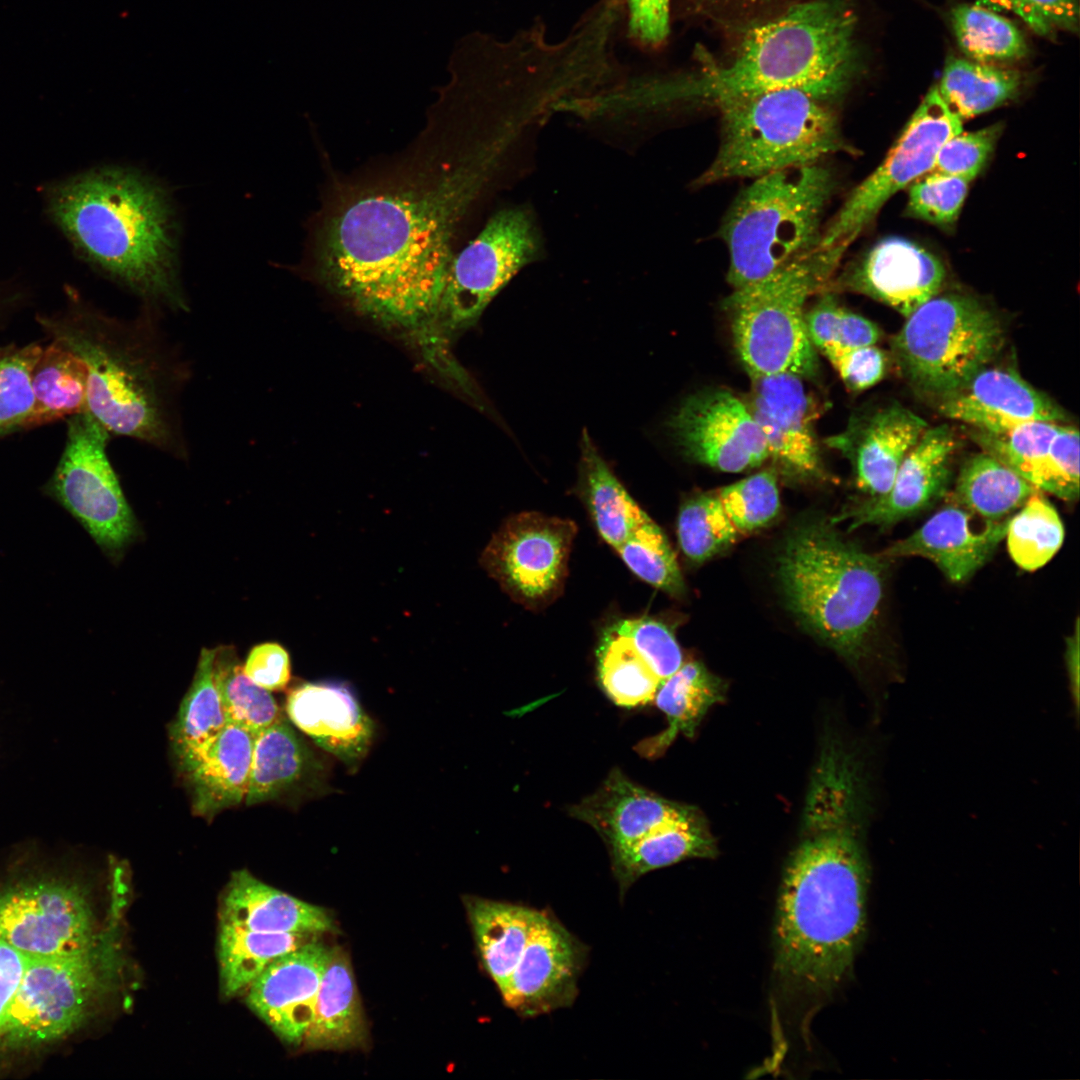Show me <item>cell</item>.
<instances>
[{
    "label": "cell",
    "mask_w": 1080,
    "mask_h": 1080,
    "mask_svg": "<svg viewBox=\"0 0 1080 1080\" xmlns=\"http://www.w3.org/2000/svg\"><path fill=\"white\" fill-rule=\"evenodd\" d=\"M480 176L448 158L415 164L343 202L319 238L318 270L329 288L426 357L444 347L438 318L452 236Z\"/></svg>",
    "instance_id": "6da1fadb"
},
{
    "label": "cell",
    "mask_w": 1080,
    "mask_h": 1080,
    "mask_svg": "<svg viewBox=\"0 0 1080 1080\" xmlns=\"http://www.w3.org/2000/svg\"><path fill=\"white\" fill-rule=\"evenodd\" d=\"M870 792L854 758L821 747L777 907L774 968L793 992L829 995L853 969L867 921Z\"/></svg>",
    "instance_id": "7a4b0ae2"
},
{
    "label": "cell",
    "mask_w": 1080,
    "mask_h": 1080,
    "mask_svg": "<svg viewBox=\"0 0 1080 1080\" xmlns=\"http://www.w3.org/2000/svg\"><path fill=\"white\" fill-rule=\"evenodd\" d=\"M48 215L79 254L141 297L185 310L168 193L137 170L106 166L51 185Z\"/></svg>",
    "instance_id": "3957f363"
},
{
    "label": "cell",
    "mask_w": 1080,
    "mask_h": 1080,
    "mask_svg": "<svg viewBox=\"0 0 1080 1080\" xmlns=\"http://www.w3.org/2000/svg\"><path fill=\"white\" fill-rule=\"evenodd\" d=\"M858 17L848 0L798 2L751 28L729 63L705 62L658 88L662 100L722 103L765 92L800 89L830 101L862 69Z\"/></svg>",
    "instance_id": "277c9868"
},
{
    "label": "cell",
    "mask_w": 1080,
    "mask_h": 1080,
    "mask_svg": "<svg viewBox=\"0 0 1080 1080\" xmlns=\"http://www.w3.org/2000/svg\"><path fill=\"white\" fill-rule=\"evenodd\" d=\"M92 320L57 334L87 366L88 412L109 433L185 456L176 404L188 376L184 362L147 313Z\"/></svg>",
    "instance_id": "5b68a950"
},
{
    "label": "cell",
    "mask_w": 1080,
    "mask_h": 1080,
    "mask_svg": "<svg viewBox=\"0 0 1080 1080\" xmlns=\"http://www.w3.org/2000/svg\"><path fill=\"white\" fill-rule=\"evenodd\" d=\"M885 560L844 540L823 520L793 529L777 559L790 610L853 665L869 649L883 595Z\"/></svg>",
    "instance_id": "8992f818"
},
{
    "label": "cell",
    "mask_w": 1080,
    "mask_h": 1080,
    "mask_svg": "<svg viewBox=\"0 0 1080 1080\" xmlns=\"http://www.w3.org/2000/svg\"><path fill=\"white\" fill-rule=\"evenodd\" d=\"M835 185L832 172L815 163L757 177L738 194L720 230L733 289L763 280L819 246Z\"/></svg>",
    "instance_id": "52a82bcc"
},
{
    "label": "cell",
    "mask_w": 1080,
    "mask_h": 1080,
    "mask_svg": "<svg viewBox=\"0 0 1080 1080\" xmlns=\"http://www.w3.org/2000/svg\"><path fill=\"white\" fill-rule=\"evenodd\" d=\"M717 107L721 116L719 148L697 185L755 179L815 164L833 153H855L842 136L829 101L803 90H775Z\"/></svg>",
    "instance_id": "ba28073f"
},
{
    "label": "cell",
    "mask_w": 1080,
    "mask_h": 1080,
    "mask_svg": "<svg viewBox=\"0 0 1080 1080\" xmlns=\"http://www.w3.org/2000/svg\"><path fill=\"white\" fill-rule=\"evenodd\" d=\"M847 248L817 247L770 276L734 289L725 301L737 354L751 377H814L815 348L804 306L824 289Z\"/></svg>",
    "instance_id": "9c48e42d"
},
{
    "label": "cell",
    "mask_w": 1080,
    "mask_h": 1080,
    "mask_svg": "<svg viewBox=\"0 0 1080 1080\" xmlns=\"http://www.w3.org/2000/svg\"><path fill=\"white\" fill-rule=\"evenodd\" d=\"M1003 344L1001 320L983 302L938 293L906 318L891 345L909 382L939 398L987 367Z\"/></svg>",
    "instance_id": "30bf717a"
},
{
    "label": "cell",
    "mask_w": 1080,
    "mask_h": 1080,
    "mask_svg": "<svg viewBox=\"0 0 1080 1080\" xmlns=\"http://www.w3.org/2000/svg\"><path fill=\"white\" fill-rule=\"evenodd\" d=\"M109 435L88 411L68 417L49 491L105 552L115 554L135 538L137 521L106 454Z\"/></svg>",
    "instance_id": "8fae6325"
},
{
    "label": "cell",
    "mask_w": 1080,
    "mask_h": 1080,
    "mask_svg": "<svg viewBox=\"0 0 1080 1080\" xmlns=\"http://www.w3.org/2000/svg\"><path fill=\"white\" fill-rule=\"evenodd\" d=\"M541 241L527 210L506 208L494 214L478 236L453 256L444 287L438 327L450 336L472 326L499 291L524 266L535 261Z\"/></svg>",
    "instance_id": "7c38bea8"
},
{
    "label": "cell",
    "mask_w": 1080,
    "mask_h": 1080,
    "mask_svg": "<svg viewBox=\"0 0 1080 1080\" xmlns=\"http://www.w3.org/2000/svg\"><path fill=\"white\" fill-rule=\"evenodd\" d=\"M97 941L77 952L28 956L2 1036L13 1046L57 1040L84 1021L101 983Z\"/></svg>",
    "instance_id": "4fadbf2b"
},
{
    "label": "cell",
    "mask_w": 1080,
    "mask_h": 1080,
    "mask_svg": "<svg viewBox=\"0 0 1080 1080\" xmlns=\"http://www.w3.org/2000/svg\"><path fill=\"white\" fill-rule=\"evenodd\" d=\"M962 131V120L930 89L886 158L852 193L822 232L819 247L850 244L898 191L928 173L943 143Z\"/></svg>",
    "instance_id": "5bb4252c"
},
{
    "label": "cell",
    "mask_w": 1080,
    "mask_h": 1080,
    "mask_svg": "<svg viewBox=\"0 0 1080 1080\" xmlns=\"http://www.w3.org/2000/svg\"><path fill=\"white\" fill-rule=\"evenodd\" d=\"M576 533L571 520L518 513L494 534L480 564L515 601L543 608L562 592Z\"/></svg>",
    "instance_id": "9a60e30c"
},
{
    "label": "cell",
    "mask_w": 1080,
    "mask_h": 1080,
    "mask_svg": "<svg viewBox=\"0 0 1080 1080\" xmlns=\"http://www.w3.org/2000/svg\"><path fill=\"white\" fill-rule=\"evenodd\" d=\"M0 940L28 956L64 955L97 943L86 895L45 880L0 890Z\"/></svg>",
    "instance_id": "2e32d148"
},
{
    "label": "cell",
    "mask_w": 1080,
    "mask_h": 1080,
    "mask_svg": "<svg viewBox=\"0 0 1080 1080\" xmlns=\"http://www.w3.org/2000/svg\"><path fill=\"white\" fill-rule=\"evenodd\" d=\"M668 427L688 459L723 472L753 469L768 458L764 436L746 402L726 389L689 396Z\"/></svg>",
    "instance_id": "e0dca14e"
},
{
    "label": "cell",
    "mask_w": 1080,
    "mask_h": 1080,
    "mask_svg": "<svg viewBox=\"0 0 1080 1080\" xmlns=\"http://www.w3.org/2000/svg\"><path fill=\"white\" fill-rule=\"evenodd\" d=\"M587 951L552 914L543 911L501 994L521 1017H535L573 1004Z\"/></svg>",
    "instance_id": "ac0fdd59"
},
{
    "label": "cell",
    "mask_w": 1080,
    "mask_h": 1080,
    "mask_svg": "<svg viewBox=\"0 0 1080 1080\" xmlns=\"http://www.w3.org/2000/svg\"><path fill=\"white\" fill-rule=\"evenodd\" d=\"M749 403L768 450L784 472L798 478L823 474L814 433L812 400L802 378L792 374L754 376Z\"/></svg>",
    "instance_id": "d6986e66"
},
{
    "label": "cell",
    "mask_w": 1080,
    "mask_h": 1080,
    "mask_svg": "<svg viewBox=\"0 0 1080 1080\" xmlns=\"http://www.w3.org/2000/svg\"><path fill=\"white\" fill-rule=\"evenodd\" d=\"M956 448L948 425L927 428L902 461L888 491L843 512L833 522L849 520L850 530L865 525L888 528L928 509L947 489Z\"/></svg>",
    "instance_id": "ffe728a7"
},
{
    "label": "cell",
    "mask_w": 1080,
    "mask_h": 1080,
    "mask_svg": "<svg viewBox=\"0 0 1080 1080\" xmlns=\"http://www.w3.org/2000/svg\"><path fill=\"white\" fill-rule=\"evenodd\" d=\"M331 948L316 938L273 961L247 988V1003L284 1042L302 1043Z\"/></svg>",
    "instance_id": "44dd1931"
},
{
    "label": "cell",
    "mask_w": 1080,
    "mask_h": 1080,
    "mask_svg": "<svg viewBox=\"0 0 1080 1080\" xmlns=\"http://www.w3.org/2000/svg\"><path fill=\"white\" fill-rule=\"evenodd\" d=\"M945 278L942 261L930 251L908 239L888 237L845 271L841 283L907 318L940 292Z\"/></svg>",
    "instance_id": "7402d4cb"
},
{
    "label": "cell",
    "mask_w": 1080,
    "mask_h": 1080,
    "mask_svg": "<svg viewBox=\"0 0 1080 1080\" xmlns=\"http://www.w3.org/2000/svg\"><path fill=\"white\" fill-rule=\"evenodd\" d=\"M939 412L979 431L1000 433L1030 421L1062 423L1064 411L1010 369L985 367L939 398Z\"/></svg>",
    "instance_id": "603a6c76"
},
{
    "label": "cell",
    "mask_w": 1080,
    "mask_h": 1080,
    "mask_svg": "<svg viewBox=\"0 0 1080 1080\" xmlns=\"http://www.w3.org/2000/svg\"><path fill=\"white\" fill-rule=\"evenodd\" d=\"M974 517L953 503L932 515L908 537L887 548L886 558L918 556L932 561L950 581L970 578L992 556L1005 538L1011 516L974 526Z\"/></svg>",
    "instance_id": "cb8c5ba5"
},
{
    "label": "cell",
    "mask_w": 1080,
    "mask_h": 1080,
    "mask_svg": "<svg viewBox=\"0 0 1080 1080\" xmlns=\"http://www.w3.org/2000/svg\"><path fill=\"white\" fill-rule=\"evenodd\" d=\"M570 814L598 832L609 851L631 844L657 828L688 819L699 810L668 800L634 783L618 768Z\"/></svg>",
    "instance_id": "d4e9b609"
},
{
    "label": "cell",
    "mask_w": 1080,
    "mask_h": 1080,
    "mask_svg": "<svg viewBox=\"0 0 1080 1080\" xmlns=\"http://www.w3.org/2000/svg\"><path fill=\"white\" fill-rule=\"evenodd\" d=\"M285 708L294 726L347 766L366 756L374 723L344 684L303 683L289 692Z\"/></svg>",
    "instance_id": "484cf974"
},
{
    "label": "cell",
    "mask_w": 1080,
    "mask_h": 1080,
    "mask_svg": "<svg viewBox=\"0 0 1080 1080\" xmlns=\"http://www.w3.org/2000/svg\"><path fill=\"white\" fill-rule=\"evenodd\" d=\"M927 428L924 419L894 403L827 443L852 460L858 488L879 496L888 491L902 461Z\"/></svg>",
    "instance_id": "4316f807"
},
{
    "label": "cell",
    "mask_w": 1080,
    "mask_h": 1080,
    "mask_svg": "<svg viewBox=\"0 0 1080 1080\" xmlns=\"http://www.w3.org/2000/svg\"><path fill=\"white\" fill-rule=\"evenodd\" d=\"M220 922L271 933L319 935L337 929L325 909L269 886L247 870L232 873L223 895Z\"/></svg>",
    "instance_id": "83f0119b"
},
{
    "label": "cell",
    "mask_w": 1080,
    "mask_h": 1080,
    "mask_svg": "<svg viewBox=\"0 0 1080 1080\" xmlns=\"http://www.w3.org/2000/svg\"><path fill=\"white\" fill-rule=\"evenodd\" d=\"M321 765L304 739L285 717L254 739L245 803L278 800L311 787Z\"/></svg>",
    "instance_id": "f1b7e54d"
},
{
    "label": "cell",
    "mask_w": 1080,
    "mask_h": 1080,
    "mask_svg": "<svg viewBox=\"0 0 1080 1080\" xmlns=\"http://www.w3.org/2000/svg\"><path fill=\"white\" fill-rule=\"evenodd\" d=\"M254 739L245 729L228 723L203 758L183 775L194 815L211 819L245 800Z\"/></svg>",
    "instance_id": "f546056e"
},
{
    "label": "cell",
    "mask_w": 1080,
    "mask_h": 1080,
    "mask_svg": "<svg viewBox=\"0 0 1080 1080\" xmlns=\"http://www.w3.org/2000/svg\"><path fill=\"white\" fill-rule=\"evenodd\" d=\"M465 906L483 965L502 994L543 911L474 896Z\"/></svg>",
    "instance_id": "4dcf8cb0"
},
{
    "label": "cell",
    "mask_w": 1080,
    "mask_h": 1080,
    "mask_svg": "<svg viewBox=\"0 0 1080 1080\" xmlns=\"http://www.w3.org/2000/svg\"><path fill=\"white\" fill-rule=\"evenodd\" d=\"M366 1036L353 971L347 954L332 947L318 989L313 1020L302 1044L309 1049L359 1046Z\"/></svg>",
    "instance_id": "1f68e13d"
},
{
    "label": "cell",
    "mask_w": 1080,
    "mask_h": 1080,
    "mask_svg": "<svg viewBox=\"0 0 1080 1080\" xmlns=\"http://www.w3.org/2000/svg\"><path fill=\"white\" fill-rule=\"evenodd\" d=\"M621 894L644 874L690 858H713L716 841L699 812L661 826L641 839L610 850Z\"/></svg>",
    "instance_id": "d6a6232c"
},
{
    "label": "cell",
    "mask_w": 1080,
    "mask_h": 1080,
    "mask_svg": "<svg viewBox=\"0 0 1080 1080\" xmlns=\"http://www.w3.org/2000/svg\"><path fill=\"white\" fill-rule=\"evenodd\" d=\"M215 648H202L189 689L169 726V741L184 775L206 754L228 724L213 677Z\"/></svg>",
    "instance_id": "836d02e7"
},
{
    "label": "cell",
    "mask_w": 1080,
    "mask_h": 1080,
    "mask_svg": "<svg viewBox=\"0 0 1080 1080\" xmlns=\"http://www.w3.org/2000/svg\"><path fill=\"white\" fill-rule=\"evenodd\" d=\"M578 491L599 535L615 550L651 519L611 471L586 430L581 437Z\"/></svg>",
    "instance_id": "e575fe53"
},
{
    "label": "cell",
    "mask_w": 1080,
    "mask_h": 1080,
    "mask_svg": "<svg viewBox=\"0 0 1080 1080\" xmlns=\"http://www.w3.org/2000/svg\"><path fill=\"white\" fill-rule=\"evenodd\" d=\"M725 692V682L703 664L697 661L683 662L676 672L660 684L653 700L665 714L668 727L647 744H642L641 751L656 756L679 733L693 737L709 709L723 701Z\"/></svg>",
    "instance_id": "d590c367"
},
{
    "label": "cell",
    "mask_w": 1080,
    "mask_h": 1080,
    "mask_svg": "<svg viewBox=\"0 0 1080 1080\" xmlns=\"http://www.w3.org/2000/svg\"><path fill=\"white\" fill-rule=\"evenodd\" d=\"M596 658L601 687L616 705L635 707L654 700L662 682L623 619L604 629Z\"/></svg>",
    "instance_id": "8d00e7d4"
},
{
    "label": "cell",
    "mask_w": 1080,
    "mask_h": 1080,
    "mask_svg": "<svg viewBox=\"0 0 1080 1080\" xmlns=\"http://www.w3.org/2000/svg\"><path fill=\"white\" fill-rule=\"evenodd\" d=\"M1024 83V75L1016 69L950 57L937 89L949 109L963 121L1010 102L1020 94Z\"/></svg>",
    "instance_id": "74e56055"
},
{
    "label": "cell",
    "mask_w": 1080,
    "mask_h": 1080,
    "mask_svg": "<svg viewBox=\"0 0 1080 1080\" xmlns=\"http://www.w3.org/2000/svg\"><path fill=\"white\" fill-rule=\"evenodd\" d=\"M88 369L59 337L43 348L33 371L35 406L29 427L88 411Z\"/></svg>",
    "instance_id": "f35d334b"
},
{
    "label": "cell",
    "mask_w": 1080,
    "mask_h": 1080,
    "mask_svg": "<svg viewBox=\"0 0 1080 1080\" xmlns=\"http://www.w3.org/2000/svg\"><path fill=\"white\" fill-rule=\"evenodd\" d=\"M316 936L253 931L220 922L218 960L222 992L231 997L247 990L273 961Z\"/></svg>",
    "instance_id": "ab89813d"
},
{
    "label": "cell",
    "mask_w": 1080,
    "mask_h": 1080,
    "mask_svg": "<svg viewBox=\"0 0 1080 1080\" xmlns=\"http://www.w3.org/2000/svg\"><path fill=\"white\" fill-rule=\"evenodd\" d=\"M1038 490L984 451L963 464L955 485L954 503L982 520L999 521Z\"/></svg>",
    "instance_id": "60d3db41"
},
{
    "label": "cell",
    "mask_w": 1080,
    "mask_h": 1080,
    "mask_svg": "<svg viewBox=\"0 0 1080 1080\" xmlns=\"http://www.w3.org/2000/svg\"><path fill=\"white\" fill-rule=\"evenodd\" d=\"M951 24L961 51L972 61L999 65L1019 61L1029 53L1023 33L1011 20L980 5H957L951 11Z\"/></svg>",
    "instance_id": "b9f144b4"
},
{
    "label": "cell",
    "mask_w": 1080,
    "mask_h": 1080,
    "mask_svg": "<svg viewBox=\"0 0 1080 1080\" xmlns=\"http://www.w3.org/2000/svg\"><path fill=\"white\" fill-rule=\"evenodd\" d=\"M213 677L229 724L256 737L284 717L270 691L246 676L233 646L216 647Z\"/></svg>",
    "instance_id": "7bdbcfd3"
},
{
    "label": "cell",
    "mask_w": 1080,
    "mask_h": 1080,
    "mask_svg": "<svg viewBox=\"0 0 1080 1080\" xmlns=\"http://www.w3.org/2000/svg\"><path fill=\"white\" fill-rule=\"evenodd\" d=\"M1033 493L1010 517L1005 537L1012 560L1022 569L1043 567L1062 546L1064 526L1055 507L1040 493Z\"/></svg>",
    "instance_id": "ee69618b"
},
{
    "label": "cell",
    "mask_w": 1080,
    "mask_h": 1080,
    "mask_svg": "<svg viewBox=\"0 0 1080 1080\" xmlns=\"http://www.w3.org/2000/svg\"><path fill=\"white\" fill-rule=\"evenodd\" d=\"M677 536L686 558L701 563L734 543L739 534L714 491L692 497L681 506Z\"/></svg>",
    "instance_id": "f6af8a7d"
},
{
    "label": "cell",
    "mask_w": 1080,
    "mask_h": 1080,
    "mask_svg": "<svg viewBox=\"0 0 1080 1080\" xmlns=\"http://www.w3.org/2000/svg\"><path fill=\"white\" fill-rule=\"evenodd\" d=\"M616 551L644 582L671 596L684 593L685 585L676 556L667 537L652 519L638 527Z\"/></svg>",
    "instance_id": "bcb514c9"
},
{
    "label": "cell",
    "mask_w": 1080,
    "mask_h": 1080,
    "mask_svg": "<svg viewBox=\"0 0 1080 1080\" xmlns=\"http://www.w3.org/2000/svg\"><path fill=\"white\" fill-rule=\"evenodd\" d=\"M43 347L0 348V437L28 428L34 412L33 371Z\"/></svg>",
    "instance_id": "7dc6e473"
},
{
    "label": "cell",
    "mask_w": 1080,
    "mask_h": 1080,
    "mask_svg": "<svg viewBox=\"0 0 1080 1080\" xmlns=\"http://www.w3.org/2000/svg\"><path fill=\"white\" fill-rule=\"evenodd\" d=\"M1060 424L1030 421L1000 433L977 430L975 440L985 452L1036 487L1041 465Z\"/></svg>",
    "instance_id": "c3c4849f"
},
{
    "label": "cell",
    "mask_w": 1080,
    "mask_h": 1080,
    "mask_svg": "<svg viewBox=\"0 0 1080 1080\" xmlns=\"http://www.w3.org/2000/svg\"><path fill=\"white\" fill-rule=\"evenodd\" d=\"M716 492L739 536L766 526L780 509L777 480L771 471L751 475Z\"/></svg>",
    "instance_id": "681fc988"
},
{
    "label": "cell",
    "mask_w": 1080,
    "mask_h": 1080,
    "mask_svg": "<svg viewBox=\"0 0 1080 1080\" xmlns=\"http://www.w3.org/2000/svg\"><path fill=\"white\" fill-rule=\"evenodd\" d=\"M969 181L929 171L910 184L906 213L942 228L952 227L969 189Z\"/></svg>",
    "instance_id": "f907efd6"
},
{
    "label": "cell",
    "mask_w": 1080,
    "mask_h": 1080,
    "mask_svg": "<svg viewBox=\"0 0 1080 1080\" xmlns=\"http://www.w3.org/2000/svg\"><path fill=\"white\" fill-rule=\"evenodd\" d=\"M1002 131L994 124L976 131L958 132L938 150L930 171L975 179L989 161Z\"/></svg>",
    "instance_id": "816d5d0a"
},
{
    "label": "cell",
    "mask_w": 1080,
    "mask_h": 1080,
    "mask_svg": "<svg viewBox=\"0 0 1080 1080\" xmlns=\"http://www.w3.org/2000/svg\"><path fill=\"white\" fill-rule=\"evenodd\" d=\"M977 5L1020 18L1039 36L1055 39L1058 32L1079 30L1078 0H976Z\"/></svg>",
    "instance_id": "f5cc1de1"
},
{
    "label": "cell",
    "mask_w": 1080,
    "mask_h": 1080,
    "mask_svg": "<svg viewBox=\"0 0 1080 1080\" xmlns=\"http://www.w3.org/2000/svg\"><path fill=\"white\" fill-rule=\"evenodd\" d=\"M1036 488L1066 500L1079 495V432L1060 425L1041 465Z\"/></svg>",
    "instance_id": "db71d44e"
},
{
    "label": "cell",
    "mask_w": 1080,
    "mask_h": 1080,
    "mask_svg": "<svg viewBox=\"0 0 1080 1080\" xmlns=\"http://www.w3.org/2000/svg\"><path fill=\"white\" fill-rule=\"evenodd\" d=\"M827 359L851 391L872 387L882 379L886 368L883 352L874 345L840 350Z\"/></svg>",
    "instance_id": "11a10c76"
},
{
    "label": "cell",
    "mask_w": 1080,
    "mask_h": 1080,
    "mask_svg": "<svg viewBox=\"0 0 1080 1080\" xmlns=\"http://www.w3.org/2000/svg\"><path fill=\"white\" fill-rule=\"evenodd\" d=\"M242 666L247 677L268 691L285 689L291 679L289 653L276 642L253 646Z\"/></svg>",
    "instance_id": "9f6ffc18"
},
{
    "label": "cell",
    "mask_w": 1080,
    "mask_h": 1080,
    "mask_svg": "<svg viewBox=\"0 0 1080 1080\" xmlns=\"http://www.w3.org/2000/svg\"><path fill=\"white\" fill-rule=\"evenodd\" d=\"M841 307L831 293H824L819 301L805 313L809 339L826 358L837 350Z\"/></svg>",
    "instance_id": "6f0895ef"
},
{
    "label": "cell",
    "mask_w": 1080,
    "mask_h": 1080,
    "mask_svg": "<svg viewBox=\"0 0 1080 1080\" xmlns=\"http://www.w3.org/2000/svg\"><path fill=\"white\" fill-rule=\"evenodd\" d=\"M27 963V955L0 940V1036Z\"/></svg>",
    "instance_id": "680465c9"
},
{
    "label": "cell",
    "mask_w": 1080,
    "mask_h": 1080,
    "mask_svg": "<svg viewBox=\"0 0 1080 1080\" xmlns=\"http://www.w3.org/2000/svg\"><path fill=\"white\" fill-rule=\"evenodd\" d=\"M879 337V329L873 322L843 308L839 321L837 350L835 352L874 345L879 340Z\"/></svg>",
    "instance_id": "91938a15"
},
{
    "label": "cell",
    "mask_w": 1080,
    "mask_h": 1080,
    "mask_svg": "<svg viewBox=\"0 0 1080 1080\" xmlns=\"http://www.w3.org/2000/svg\"><path fill=\"white\" fill-rule=\"evenodd\" d=\"M1065 664L1069 680L1073 713L1079 718V622L1076 620L1074 633L1066 639Z\"/></svg>",
    "instance_id": "94428289"
},
{
    "label": "cell",
    "mask_w": 1080,
    "mask_h": 1080,
    "mask_svg": "<svg viewBox=\"0 0 1080 1080\" xmlns=\"http://www.w3.org/2000/svg\"><path fill=\"white\" fill-rule=\"evenodd\" d=\"M786 1L788 0H691L702 10L716 12H726L728 10L731 12L751 11Z\"/></svg>",
    "instance_id": "6125c7cd"
}]
</instances>
